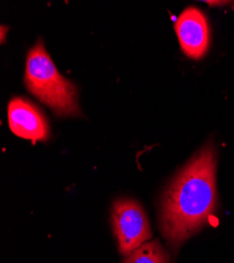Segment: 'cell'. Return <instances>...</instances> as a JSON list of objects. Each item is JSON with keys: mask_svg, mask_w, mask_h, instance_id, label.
I'll return each instance as SVG.
<instances>
[{"mask_svg": "<svg viewBox=\"0 0 234 263\" xmlns=\"http://www.w3.org/2000/svg\"><path fill=\"white\" fill-rule=\"evenodd\" d=\"M183 53L193 59H201L209 49L210 30L205 14L195 8L185 9L175 24Z\"/></svg>", "mask_w": 234, "mask_h": 263, "instance_id": "5", "label": "cell"}, {"mask_svg": "<svg viewBox=\"0 0 234 263\" xmlns=\"http://www.w3.org/2000/svg\"><path fill=\"white\" fill-rule=\"evenodd\" d=\"M25 83L28 91L51 107L57 116L81 115L75 84L59 73L41 39L29 51Z\"/></svg>", "mask_w": 234, "mask_h": 263, "instance_id": "2", "label": "cell"}, {"mask_svg": "<svg viewBox=\"0 0 234 263\" xmlns=\"http://www.w3.org/2000/svg\"><path fill=\"white\" fill-rule=\"evenodd\" d=\"M112 224L120 253L127 257L153 237L150 220L136 200L120 198L112 209Z\"/></svg>", "mask_w": 234, "mask_h": 263, "instance_id": "3", "label": "cell"}, {"mask_svg": "<svg viewBox=\"0 0 234 263\" xmlns=\"http://www.w3.org/2000/svg\"><path fill=\"white\" fill-rule=\"evenodd\" d=\"M124 263H172L168 252L157 240L147 241L131 255Z\"/></svg>", "mask_w": 234, "mask_h": 263, "instance_id": "6", "label": "cell"}, {"mask_svg": "<svg viewBox=\"0 0 234 263\" xmlns=\"http://www.w3.org/2000/svg\"><path fill=\"white\" fill-rule=\"evenodd\" d=\"M217 147L206 144L169 183L160 206V229L174 251L202 230L215 214Z\"/></svg>", "mask_w": 234, "mask_h": 263, "instance_id": "1", "label": "cell"}, {"mask_svg": "<svg viewBox=\"0 0 234 263\" xmlns=\"http://www.w3.org/2000/svg\"><path fill=\"white\" fill-rule=\"evenodd\" d=\"M9 125L13 133L24 139L47 141L50 137V124L41 109L23 97H14L8 105Z\"/></svg>", "mask_w": 234, "mask_h": 263, "instance_id": "4", "label": "cell"}, {"mask_svg": "<svg viewBox=\"0 0 234 263\" xmlns=\"http://www.w3.org/2000/svg\"><path fill=\"white\" fill-rule=\"evenodd\" d=\"M6 31H8V28H6V27H2V41H3V42L5 41V37H6L5 32H6Z\"/></svg>", "mask_w": 234, "mask_h": 263, "instance_id": "7", "label": "cell"}]
</instances>
